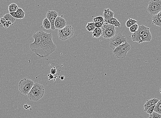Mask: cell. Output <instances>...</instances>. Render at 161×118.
Listing matches in <instances>:
<instances>
[{"label": "cell", "instance_id": "obj_1", "mask_svg": "<svg viewBox=\"0 0 161 118\" xmlns=\"http://www.w3.org/2000/svg\"><path fill=\"white\" fill-rule=\"evenodd\" d=\"M38 32L42 39V48L46 58L54 52L57 47L53 42L51 33H48L42 30Z\"/></svg>", "mask_w": 161, "mask_h": 118}, {"label": "cell", "instance_id": "obj_2", "mask_svg": "<svg viewBox=\"0 0 161 118\" xmlns=\"http://www.w3.org/2000/svg\"><path fill=\"white\" fill-rule=\"evenodd\" d=\"M32 37L34 42L30 44V48L40 58H46L42 48V39L39 32L34 34Z\"/></svg>", "mask_w": 161, "mask_h": 118}, {"label": "cell", "instance_id": "obj_3", "mask_svg": "<svg viewBox=\"0 0 161 118\" xmlns=\"http://www.w3.org/2000/svg\"><path fill=\"white\" fill-rule=\"evenodd\" d=\"M44 93V88L42 85L38 83H35L27 94L28 97L30 100L36 102L43 97Z\"/></svg>", "mask_w": 161, "mask_h": 118}, {"label": "cell", "instance_id": "obj_4", "mask_svg": "<svg viewBox=\"0 0 161 118\" xmlns=\"http://www.w3.org/2000/svg\"><path fill=\"white\" fill-rule=\"evenodd\" d=\"M131 45L126 42L122 43L114 50L113 54L118 58H125L127 53L131 49Z\"/></svg>", "mask_w": 161, "mask_h": 118}, {"label": "cell", "instance_id": "obj_5", "mask_svg": "<svg viewBox=\"0 0 161 118\" xmlns=\"http://www.w3.org/2000/svg\"><path fill=\"white\" fill-rule=\"evenodd\" d=\"M75 33L73 27L70 25H67L64 28L59 29L58 36L62 41H66L69 39L74 36Z\"/></svg>", "mask_w": 161, "mask_h": 118}, {"label": "cell", "instance_id": "obj_6", "mask_svg": "<svg viewBox=\"0 0 161 118\" xmlns=\"http://www.w3.org/2000/svg\"><path fill=\"white\" fill-rule=\"evenodd\" d=\"M35 83L31 79L25 78L21 80L18 85V89L20 93L27 95Z\"/></svg>", "mask_w": 161, "mask_h": 118}, {"label": "cell", "instance_id": "obj_7", "mask_svg": "<svg viewBox=\"0 0 161 118\" xmlns=\"http://www.w3.org/2000/svg\"><path fill=\"white\" fill-rule=\"evenodd\" d=\"M126 42V37L122 33H119L109 39V47L111 49L114 50L116 47Z\"/></svg>", "mask_w": 161, "mask_h": 118}, {"label": "cell", "instance_id": "obj_8", "mask_svg": "<svg viewBox=\"0 0 161 118\" xmlns=\"http://www.w3.org/2000/svg\"><path fill=\"white\" fill-rule=\"evenodd\" d=\"M161 0H151L148 3L147 10L152 16L161 12Z\"/></svg>", "mask_w": 161, "mask_h": 118}, {"label": "cell", "instance_id": "obj_9", "mask_svg": "<svg viewBox=\"0 0 161 118\" xmlns=\"http://www.w3.org/2000/svg\"><path fill=\"white\" fill-rule=\"evenodd\" d=\"M102 29V36L105 39H110L116 34L115 27L113 25L105 23Z\"/></svg>", "mask_w": 161, "mask_h": 118}, {"label": "cell", "instance_id": "obj_10", "mask_svg": "<svg viewBox=\"0 0 161 118\" xmlns=\"http://www.w3.org/2000/svg\"><path fill=\"white\" fill-rule=\"evenodd\" d=\"M149 28L144 25L139 26L137 31L132 34L131 39L133 41L138 43L140 37L143 35L147 29Z\"/></svg>", "mask_w": 161, "mask_h": 118}, {"label": "cell", "instance_id": "obj_11", "mask_svg": "<svg viewBox=\"0 0 161 118\" xmlns=\"http://www.w3.org/2000/svg\"><path fill=\"white\" fill-rule=\"evenodd\" d=\"M58 16V13L55 10L48 11L46 14V17L50 22L51 24V29L54 31L55 29L54 27V22L56 18Z\"/></svg>", "mask_w": 161, "mask_h": 118}, {"label": "cell", "instance_id": "obj_12", "mask_svg": "<svg viewBox=\"0 0 161 118\" xmlns=\"http://www.w3.org/2000/svg\"><path fill=\"white\" fill-rule=\"evenodd\" d=\"M54 27L55 29H61L66 27V22L65 18H64L63 15L58 16L54 22Z\"/></svg>", "mask_w": 161, "mask_h": 118}, {"label": "cell", "instance_id": "obj_13", "mask_svg": "<svg viewBox=\"0 0 161 118\" xmlns=\"http://www.w3.org/2000/svg\"><path fill=\"white\" fill-rule=\"evenodd\" d=\"M152 35L150 31V28L147 29L145 31L143 35L141 36L139 38L138 43H141L144 42H149L151 41Z\"/></svg>", "mask_w": 161, "mask_h": 118}, {"label": "cell", "instance_id": "obj_14", "mask_svg": "<svg viewBox=\"0 0 161 118\" xmlns=\"http://www.w3.org/2000/svg\"><path fill=\"white\" fill-rule=\"evenodd\" d=\"M114 13L110 9H105L103 13L105 23H108L111 18L114 17Z\"/></svg>", "mask_w": 161, "mask_h": 118}, {"label": "cell", "instance_id": "obj_15", "mask_svg": "<svg viewBox=\"0 0 161 118\" xmlns=\"http://www.w3.org/2000/svg\"><path fill=\"white\" fill-rule=\"evenodd\" d=\"M161 12L153 15L152 17V24L157 26L161 27Z\"/></svg>", "mask_w": 161, "mask_h": 118}, {"label": "cell", "instance_id": "obj_16", "mask_svg": "<svg viewBox=\"0 0 161 118\" xmlns=\"http://www.w3.org/2000/svg\"><path fill=\"white\" fill-rule=\"evenodd\" d=\"M159 101V99L156 98H153L147 100L144 105V111L145 112L149 107L155 105Z\"/></svg>", "mask_w": 161, "mask_h": 118}, {"label": "cell", "instance_id": "obj_17", "mask_svg": "<svg viewBox=\"0 0 161 118\" xmlns=\"http://www.w3.org/2000/svg\"><path fill=\"white\" fill-rule=\"evenodd\" d=\"M15 18L22 19H23L25 17V12L23 9L21 8H18L15 12Z\"/></svg>", "mask_w": 161, "mask_h": 118}, {"label": "cell", "instance_id": "obj_18", "mask_svg": "<svg viewBox=\"0 0 161 118\" xmlns=\"http://www.w3.org/2000/svg\"><path fill=\"white\" fill-rule=\"evenodd\" d=\"M92 32L93 37L98 38L102 36V28H96Z\"/></svg>", "mask_w": 161, "mask_h": 118}, {"label": "cell", "instance_id": "obj_19", "mask_svg": "<svg viewBox=\"0 0 161 118\" xmlns=\"http://www.w3.org/2000/svg\"><path fill=\"white\" fill-rule=\"evenodd\" d=\"M108 24L113 25L115 27H120L121 25V23H120L117 18L114 17L111 18Z\"/></svg>", "mask_w": 161, "mask_h": 118}, {"label": "cell", "instance_id": "obj_20", "mask_svg": "<svg viewBox=\"0 0 161 118\" xmlns=\"http://www.w3.org/2000/svg\"><path fill=\"white\" fill-rule=\"evenodd\" d=\"M5 20L7 21H10L13 25L16 21V18L14 17L11 14L9 13H7L3 17Z\"/></svg>", "mask_w": 161, "mask_h": 118}, {"label": "cell", "instance_id": "obj_21", "mask_svg": "<svg viewBox=\"0 0 161 118\" xmlns=\"http://www.w3.org/2000/svg\"><path fill=\"white\" fill-rule=\"evenodd\" d=\"M42 24L45 29H47V30L51 29V24L50 22L47 17L45 18L43 20Z\"/></svg>", "mask_w": 161, "mask_h": 118}, {"label": "cell", "instance_id": "obj_22", "mask_svg": "<svg viewBox=\"0 0 161 118\" xmlns=\"http://www.w3.org/2000/svg\"><path fill=\"white\" fill-rule=\"evenodd\" d=\"M153 112L159 114H161V100L159 101L155 105Z\"/></svg>", "mask_w": 161, "mask_h": 118}, {"label": "cell", "instance_id": "obj_23", "mask_svg": "<svg viewBox=\"0 0 161 118\" xmlns=\"http://www.w3.org/2000/svg\"><path fill=\"white\" fill-rule=\"evenodd\" d=\"M17 5L15 3H12L8 6V10L9 12H16L18 8Z\"/></svg>", "mask_w": 161, "mask_h": 118}, {"label": "cell", "instance_id": "obj_24", "mask_svg": "<svg viewBox=\"0 0 161 118\" xmlns=\"http://www.w3.org/2000/svg\"><path fill=\"white\" fill-rule=\"evenodd\" d=\"M137 23V21L136 20L132 19V18H129L128 21H126L125 24L126 27L129 28L133 25L136 24Z\"/></svg>", "mask_w": 161, "mask_h": 118}, {"label": "cell", "instance_id": "obj_25", "mask_svg": "<svg viewBox=\"0 0 161 118\" xmlns=\"http://www.w3.org/2000/svg\"><path fill=\"white\" fill-rule=\"evenodd\" d=\"M95 28L94 23L93 22L87 23L86 26V29L89 32H92Z\"/></svg>", "mask_w": 161, "mask_h": 118}, {"label": "cell", "instance_id": "obj_26", "mask_svg": "<svg viewBox=\"0 0 161 118\" xmlns=\"http://www.w3.org/2000/svg\"><path fill=\"white\" fill-rule=\"evenodd\" d=\"M93 22L95 23L96 22H99L104 24L105 21L104 18L103 16H100L97 17L93 18Z\"/></svg>", "mask_w": 161, "mask_h": 118}, {"label": "cell", "instance_id": "obj_27", "mask_svg": "<svg viewBox=\"0 0 161 118\" xmlns=\"http://www.w3.org/2000/svg\"><path fill=\"white\" fill-rule=\"evenodd\" d=\"M138 26L139 25L137 23L133 25L132 26L129 28L130 32L132 33L136 32L138 29Z\"/></svg>", "mask_w": 161, "mask_h": 118}, {"label": "cell", "instance_id": "obj_28", "mask_svg": "<svg viewBox=\"0 0 161 118\" xmlns=\"http://www.w3.org/2000/svg\"><path fill=\"white\" fill-rule=\"evenodd\" d=\"M148 118H161V114L153 112L150 115Z\"/></svg>", "mask_w": 161, "mask_h": 118}, {"label": "cell", "instance_id": "obj_29", "mask_svg": "<svg viewBox=\"0 0 161 118\" xmlns=\"http://www.w3.org/2000/svg\"><path fill=\"white\" fill-rule=\"evenodd\" d=\"M155 105H153L150 107H149L148 108L147 110L145 112L150 115V114H151L153 112V110H154Z\"/></svg>", "mask_w": 161, "mask_h": 118}, {"label": "cell", "instance_id": "obj_30", "mask_svg": "<svg viewBox=\"0 0 161 118\" xmlns=\"http://www.w3.org/2000/svg\"><path fill=\"white\" fill-rule=\"evenodd\" d=\"M94 23L96 28H102L104 25L103 24L99 22H96Z\"/></svg>", "mask_w": 161, "mask_h": 118}, {"label": "cell", "instance_id": "obj_31", "mask_svg": "<svg viewBox=\"0 0 161 118\" xmlns=\"http://www.w3.org/2000/svg\"><path fill=\"white\" fill-rule=\"evenodd\" d=\"M51 73L53 75H55L56 73H57V69H56V67H53L50 70Z\"/></svg>", "mask_w": 161, "mask_h": 118}, {"label": "cell", "instance_id": "obj_32", "mask_svg": "<svg viewBox=\"0 0 161 118\" xmlns=\"http://www.w3.org/2000/svg\"><path fill=\"white\" fill-rule=\"evenodd\" d=\"M47 77H48V81H50L51 80L55 78V77L51 73L49 74L47 76Z\"/></svg>", "mask_w": 161, "mask_h": 118}, {"label": "cell", "instance_id": "obj_33", "mask_svg": "<svg viewBox=\"0 0 161 118\" xmlns=\"http://www.w3.org/2000/svg\"><path fill=\"white\" fill-rule=\"evenodd\" d=\"M10 25L6 21V22L3 24V27H4L5 28H8L10 27Z\"/></svg>", "mask_w": 161, "mask_h": 118}, {"label": "cell", "instance_id": "obj_34", "mask_svg": "<svg viewBox=\"0 0 161 118\" xmlns=\"http://www.w3.org/2000/svg\"><path fill=\"white\" fill-rule=\"evenodd\" d=\"M6 21L5 20L4 18L3 17H2L1 20H0V22H1V23L3 25V24H4L6 22Z\"/></svg>", "mask_w": 161, "mask_h": 118}, {"label": "cell", "instance_id": "obj_35", "mask_svg": "<svg viewBox=\"0 0 161 118\" xmlns=\"http://www.w3.org/2000/svg\"><path fill=\"white\" fill-rule=\"evenodd\" d=\"M31 107V106L28 105V104H25L24 105V108L26 110L30 109Z\"/></svg>", "mask_w": 161, "mask_h": 118}, {"label": "cell", "instance_id": "obj_36", "mask_svg": "<svg viewBox=\"0 0 161 118\" xmlns=\"http://www.w3.org/2000/svg\"><path fill=\"white\" fill-rule=\"evenodd\" d=\"M60 79L61 80H63L64 79V76H61Z\"/></svg>", "mask_w": 161, "mask_h": 118}, {"label": "cell", "instance_id": "obj_37", "mask_svg": "<svg viewBox=\"0 0 161 118\" xmlns=\"http://www.w3.org/2000/svg\"><path fill=\"white\" fill-rule=\"evenodd\" d=\"M0 27H3V25L1 23V22H0Z\"/></svg>", "mask_w": 161, "mask_h": 118}]
</instances>
